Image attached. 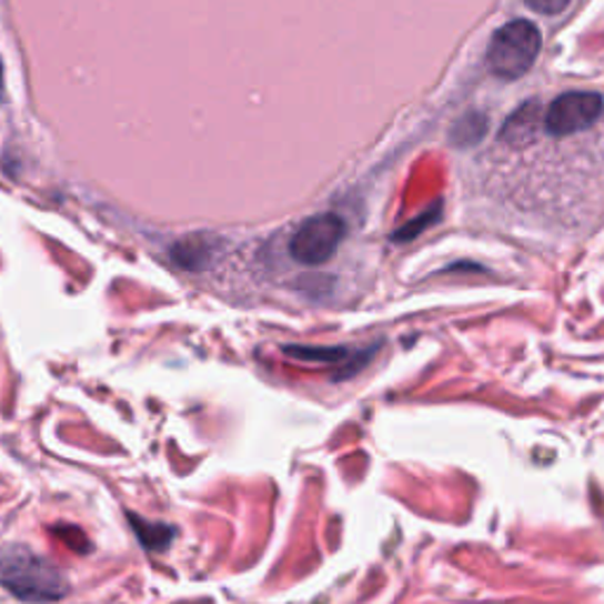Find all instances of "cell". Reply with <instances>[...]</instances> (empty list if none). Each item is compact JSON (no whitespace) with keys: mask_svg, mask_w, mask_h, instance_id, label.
Masks as SVG:
<instances>
[{"mask_svg":"<svg viewBox=\"0 0 604 604\" xmlns=\"http://www.w3.org/2000/svg\"><path fill=\"white\" fill-rule=\"evenodd\" d=\"M0 585L24 602H52L69 593L64 574L27 545H8L0 551Z\"/></svg>","mask_w":604,"mask_h":604,"instance_id":"1","label":"cell"},{"mask_svg":"<svg viewBox=\"0 0 604 604\" xmlns=\"http://www.w3.org/2000/svg\"><path fill=\"white\" fill-rule=\"evenodd\" d=\"M541 52V31L526 22V19H515L501 27L489 43L486 62L503 81H517L534 67Z\"/></svg>","mask_w":604,"mask_h":604,"instance_id":"2","label":"cell"},{"mask_svg":"<svg viewBox=\"0 0 604 604\" xmlns=\"http://www.w3.org/2000/svg\"><path fill=\"white\" fill-rule=\"evenodd\" d=\"M345 220L335 213H319L298 226L289 243V253L300 264H324L329 262L338 245L345 239Z\"/></svg>","mask_w":604,"mask_h":604,"instance_id":"3","label":"cell"},{"mask_svg":"<svg viewBox=\"0 0 604 604\" xmlns=\"http://www.w3.org/2000/svg\"><path fill=\"white\" fill-rule=\"evenodd\" d=\"M604 111V100L597 92H566L547 107L543 125L555 138L574 135L595 125Z\"/></svg>","mask_w":604,"mask_h":604,"instance_id":"4","label":"cell"},{"mask_svg":"<svg viewBox=\"0 0 604 604\" xmlns=\"http://www.w3.org/2000/svg\"><path fill=\"white\" fill-rule=\"evenodd\" d=\"M215 255V241L208 239L205 234H192L178 241L173 249H170V260H173L178 268L187 272H199L211 264Z\"/></svg>","mask_w":604,"mask_h":604,"instance_id":"5","label":"cell"},{"mask_svg":"<svg viewBox=\"0 0 604 604\" xmlns=\"http://www.w3.org/2000/svg\"><path fill=\"white\" fill-rule=\"evenodd\" d=\"M132 528H135V536L142 541V545L147 547V551H163V547L170 545V541L175 538V528L173 526H165V524H159V522H147V520H140L138 515H128Z\"/></svg>","mask_w":604,"mask_h":604,"instance_id":"6","label":"cell"},{"mask_svg":"<svg viewBox=\"0 0 604 604\" xmlns=\"http://www.w3.org/2000/svg\"><path fill=\"white\" fill-rule=\"evenodd\" d=\"M536 125V113H534V107H524L520 109L513 119H510L501 132V138L505 142H526L528 140V132L534 130Z\"/></svg>","mask_w":604,"mask_h":604,"instance_id":"7","label":"cell"},{"mask_svg":"<svg viewBox=\"0 0 604 604\" xmlns=\"http://www.w3.org/2000/svg\"><path fill=\"white\" fill-rule=\"evenodd\" d=\"M289 356L300 359V362H343L348 356L345 348H305V345H289L283 348Z\"/></svg>","mask_w":604,"mask_h":604,"instance_id":"8","label":"cell"},{"mask_svg":"<svg viewBox=\"0 0 604 604\" xmlns=\"http://www.w3.org/2000/svg\"><path fill=\"white\" fill-rule=\"evenodd\" d=\"M54 536H60L62 541H69L73 551H79V553H88L90 551V543L85 538L83 532H79V528L76 526H57L52 528Z\"/></svg>","mask_w":604,"mask_h":604,"instance_id":"9","label":"cell"},{"mask_svg":"<svg viewBox=\"0 0 604 604\" xmlns=\"http://www.w3.org/2000/svg\"><path fill=\"white\" fill-rule=\"evenodd\" d=\"M524 3L541 14H560L572 0H524Z\"/></svg>","mask_w":604,"mask_h":604,"instance_id":"10","label":"cell"},{"mask_svg":"<svg viewBox=\"0 0 604 604\" xmlns=\"http://www.w3.org/2000/svg\"><path fill=\"white\" fill-rule=\"evenodd\" d=\"M0 94H3V60H0Z\"/></svg>","mask_w":604,"mask_h":604,"instance_id":"11","label":"cell"}]
</instances>
